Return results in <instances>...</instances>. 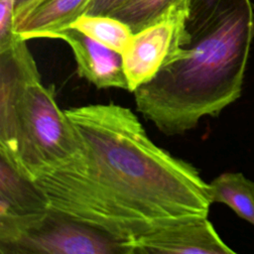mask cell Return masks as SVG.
<instances>
[{
    "label": "cell",
    "mask_w": 254,
    "mask_h": 254,
    "mask_svg": "<svg viewBox=\"0 0 254 254\" xmlns=\"http://www.w3.org/2000/svg\"><path fill=\"white\" fill-rule=\"evenodd\" d=\"M64 111L80 150L34 180L50 208L111 234L127 248L169 223L207 216L208 183L191 164L157 146L131 109L97 103Z\"/></svg>",
    "instance_id": "obj_1"
},
{
    "label": "cell",
    "mask_w": 254,
    "mask_h": 254,
    "mask_svg": "<svg viewBox=\"0 0 254 254\" xmlns=\"http://www.w3.org/2000/svg\"><path fill=\"white\" fill-rule=\"evenodd\" d=\"M253 36L250 0H191L181 45L133 91L138 111L167 136L217 116L241 95Z\"/></svg>",
    "instance_id": "obj_2"
},
{
    "label": "cell",
    "mask_w": 254,
    "mask_h": 254,
    "mask_svg": "<svg viewBox=\"0 0 254 254\" xmlns=\"http://www.w3.org/2000/svg\"><path fill=\"white\" fill-rule=\"evenodd\" d=\"M26 42L18 36L0 49V153L35 180L77 155L80 143Z\"/></svg>",
    "instance_id": "obj_3"
},
{
    "label": "cell",
    "mask_w": 254,
    "mask_h": 254,
    "mask_svg": "<svg viewBox=\"0 0 254 254\" xmlns=\"http://www.w3.org/2000/svg\"><path fill=\"white\" fill-rule=\"evenodd\" d=\"M1 254H129L124 242L71 216L49 208L7 241Z\"/></svg>",
    "instance_id": "obj_4"
},
{
    "label": "cell",
    "mask_w": 254,
    "mask_h": 254,
    "mask_svg": "<svg viewBox=\"0 0 254 254\" xmlns=\"http://www.w3.org/2000/svg\"><path fill=\"white\" fill-rule=\"evenodd\" d=\"M188 11L175 12L133 34L121 54L129 91L150 81L179 48Z\"/></svg>",
    "instance_id": "obj_5"
},
{
    "label": "cell",
    "mask_w": 254,
    "mask_h": 254,
    "mask_svg": "<svg viewBox=\"0 0 254 254\" xmlns=\"http://www.w3.org/2000/svg\"><path fill=\"white\" fill-rule=\"evenodd\" d=\"M130 254H233L205 217L181 219L150 231L128 244Z\"/></svg>",
    "instance_id": "obj_6"
},
{
    "label": "cell",
    "mask_w": 254,
    "mask_h": 254,
    "mask_svg": "<svg viewBox=\"0 0 254 254\" xmlns=\"http://www.w3.org/2000/svg\"><path fill=\"white\" fill-rule=\"evenodd\" d=\"M49 208L35 181L0 153V242L10 239Z\"/></svg>",
    "instance_id": "obj_7"
},
{
    "label": "cell",
    "mask_w": 254,
    "mask_h": 254,
    "mask_svg": "<svg viewBox=\"0 0 254 254\" xmlns=\"http://www.w3.org/2000/svg\"><path fill=\"white\" fill-rule=\"evenodd\" d=\"M53 39L63 40L69 46L75 59L79 76L97 88L128 90L120 53L103 46L73 28L58 32Z\"/></svg>",
    "instance_id": "obj_8"
},
{
    "label": "cell",
    "mask_w": 254,
    "mask_h": 254,
    "mask_svg": "<svg viewBox=\"0 0 254 254\" xmlns=\"http://www.w3.org/2000/svg\"><path fill=\"white\" fill-rule=\"evenodd\" d=\"M92 0H46L18 23L14 30L22 39H53L85 14Z\"/></svg>",
    "instance_id": "obj_9"
},
{
    "label": "cell",
    "mask_w": 254,
    "mask_h": 254,
    "mask_svg": "<svg viewBox=\"0 0 254 254\" xmlns=\"http://www.w3.org/2000/svg\"><path fill=\"white\" fill-rule=\"evenodd\" d=\"M208 185L212 203L226 204L239 217L254 225V182L241 173H223Z\"/></svg>",
    "instance_id": "obj_10"
},
{
    "label": "cell",
    "mask_w": 254,
    "mask_h": 254,
    "mask_svg": "<svg viewBox=\"0 0 254 254\" xmlns=\"http://www.w3.org/2000/svg\"><path fill=\"white\" fill-rule=\"evenodd\" d=\"M191 0H128L111 16L135 34L178 11H188Z\"/></svg>",
    "instance_id": "obj_11"
},
{
    "label": "cell",
    "mask_w": 254,
    "mask_h": 254,
    "mask_svg": "<svg viewBox=\"0 0 254 254\" xmlns=\"http://www.w3.org/2000/svg\"><path fill=\"white\" fill-rule=\"evenodd\" d=\"M69 28L81 32L120 54L125 50L134 34L125 23L111 15L83 14Z\"/></svg>",
    "instance_id": "obj_12"
},
{
    "label": "cell",
    "mask_w": 254,
    "mask_h": 254,
    "mask_svg": "<svg viewBox=\"0 0 254 254\" xmlns=\"http://www.w3.org/2000/svg\"><path fill=\"white\" fill-rule=\"evenodd\" d=\"M16 0H0V49L9 46L18 34L14 30Z\"/></svg>",
    "instance_id": "obj_13"
},
{
    "label": "cell",
    "mask_w": 254,
    "mask_h": 254,
    "mask_svg": "<svg viewBox=\"0 0 254 254\" xmlns=\"http://www.w3.org/2000/svg\"><path fill=\"white\" fill-rule=\"evenodd\" d=\"M128 0H92L86 13L90 15H111Z\"/></svg>",
    "instance_id": "obj_14"
},
{
    "label": "cell",
    "mask_w": 254,
    "mask_h": 254,
    "mask_svg": "<svg viewBox=\"0 0 254 254\" xmlns=\"http://www.w3.org/2000/svg\"><path fill=\"white\" fill-rule=\"evenodd\" d=\"M46 0H16L14 12V28L34 9L40 6Z\"/></svg>",
    "instance_id": "obj_15"
}]
</instances>
